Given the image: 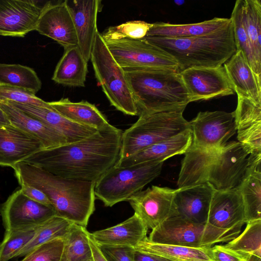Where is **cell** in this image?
Listing matches in <instances>:
<instances>
[{"instance_id": "603a6c76", "label": "cell", "mask_w": 261, "mask_h": 261, "mask_svg": "<svg viewBox=\"0 0 261 261\" xmlns=\"http://www.w3.org/2000/svg\"><path fill=\"white\" fill-rule=\"evenodd\" d=\"M215 191L208 182L177 188L174 200L178 215L193 223H207Z\"/></svg>"}, {"instance_id": "d590c367", "label": "cell", "mask_w": 261, "mask_h": 261, "mask_svg": "<svg viewBox=\"0 0 261 261\" xmlns=\"http://www.w3.org/2000/svg\"><path fill=\"white\" fill-rule=\"evenodd\" d=\"M243 16L253 55L261 70V2L243 0Z\"/></svg>"}, {"instance_id": "7c38bea8", "label": "cell", "mask_w": 261, "mask_h": 261, "mask_svg": "<svg viewBox=\"0 0 261 261\" xmlns=\"http://www.w3.org/2000/svg\"><path fill=\"white\" fill-rule=\"evenodd\" d=\"M249 153L238 141L227 142L219 151L208 173V182L215 190L237 188L246 174Z\"/></svg>"}, {"instance_id": "83f0119b", "label": "cell", "mask_w": 261, "mask_h": 261, "mask_svg": "<svg viewBox=\"0 0 261 261\" xmlns=\"http://www.w3.org/2000/svg\"><path fill=\"white\" fill-rule=\"evenodd\" d=\"M260 159L261 154H249L246 174L238 187L243 200L247 222L261 219Z\"/></svg>"}, {"instance_id": "484cf974", "label": "cell", "mask_w": 261, "mask_h": 261, "mask_svg": "<svg viewBox=\"0 0 261 261\" xmlns=\"http://www.w3.org/2000/svg\"><path fill=\"white\" fill-rule=\"evenodd\" d=\"M0 108L11 124L39 140L44 149L67 143L65 138L55 129L15 107L8 103L0 102Z\"/></svg>"}, {"instance_id": "8992f818", "label": "cell", "mask_w": 261, "mask_h": 261, "mask_svg": "<svg viewBox=\"0 0 261 261\" xmlns=\"http://www.w3.org/2000/svg\"><path fill=\"white\" fill-rule=\"evenodd\" d=\"M163 162H145L125 167H112L95 182V198L106 206L128 200L162 171Z\"/></svg>"}, {"instance_id": "4fadbf2b", "label": "cell", "mask_w": 261, "mask_h": 261, "mask_svg": "<svg viewBox=\"0 0 261 261\" xmlns=\"http://www.w3.org/2000/svg\"><path fill=\"white\" fill-rule=\"evenodd\" d=\"M176 191L177 189L152 186L137 193L127 201L148 229H153L178 215L174 200Z\"/></svg>"}, {"instance_id": "9c48e42d", "label": "cell", "mask_w": 261, "mask_h": 261, "mask_svg": "<svg viewBox=\"0 0 261 261\" xmlns=\"http://www.w3.org/2000/svg\"><path fill=\"white\" fill-rule=\"evenodd\" d=\"M105 42L122 68H162L178 71L177 63L171 56L143 39H123Z\"/></svg>"}, {"instance_id": "e575fe53", "label": "cell", "mask_w": 261, "mask_h": 261, "mask_svg": "<svg viewBox=\"0 0 261 261\" xmlns=\"http://www.w3.org/2000/svg\"><path fill=\"white\" fill-rule=\"evenodd\" d=\"M0 83L24 88L35 94L42 86L34 70L20 64L0 63Z\"/></svg>"}, {"instance_id": "681fc988", "label": "cell", "mask_w": 261, "mask_h": 261, "mask_svg": "<svg viewBox=\"0 0 261 261\" xmlns=\"http://www.w3.org/2000/svg\"><path fill=\"white\" fill-rule=\"evenodd\" d=\"M91 261H93V259H92V260H91Z\"/></svg>"}, {"instance_id": "ba28073f", "label": "cell", "mask_w": 261, "mask_h": 261, "mask_svg": "<svg viewBox=\"0 0 261 261\" xmlns=\"http://www.w3.org/2000/svg\"><path fill=\"white\" fill-rule=\"evenodd\" d=\"M240 232L241 229H222L207 223H193L178 215L152 229L147 239L150 242L158 244L205 248L218 243L228 242Z\"/></svg>"}, {"instance_id": "277c9868", "label": "cell", "mask_w": 261, "mask_h": 261, "mask_svg": "<svg viewBox=\"0 0 261 261\" xmlns=\"http://www.w3.org/2000/svg\"><path fill=\"white\" fill-rule=\"evenodd\" d=\"M143 39L171 56L179 72L193 67L222 66L237 51L231 22L202 36L185 38L145 36Z\"/></svg>"}, {"instance_id": "f546056e", "label": "cell", "mask_w": 261, "mask_h": 261, "mask_svg": "<svg viewBox=\"0 0 261 261\" xmlns=\"http://www.w3.org/2000/svg\"><path fill=\"white\" fill-rule=\"evenodd\" d=\"M88 70V62L79 47L64 50L58 63L52 80L59 84L69 87H84Z\"/></svg>"}, {"instance_id": "f35d334b", "label": "cell", "mask_w": 261, "mask_h": 261, "mask_svg": "<svg viewBox=\"0 0 261 261\" xmlns=\"http://www.w3.org/2000/svg\"><path fill=\"white\" fill-rule=\"evenodd\" d=\"M151 26L152 23L144 21H129L109 27L101 36L105 42L123 39H142L146 36Z\"/></svg>"}, {"instance_id": "f1b7e54d", "label": "cell", "mask_w": 261, "mask_h": 261, "mask_svg": "<svg viewBox=\"0 0 261 261\" xmlns=\"http://www.w3.org/2000/svg\"><path fill=\"white\" fill-rule=\"evenodd\" d=\"M231 22L230 18L215 17L201 22L189 24H171L163 22L152 23L146 36L185 38L206 35Z\"/></svg>"}, {"instance_id": "3957f363", "label": "cell", "mask_w": 261, "mask_h": 261, "mask_svg": "<svg viewBox=\"0 0 261 261\" xmlns=\"http://www.w3.org/2000/svg\"><path fill=\"white\" fill-rule=\"evenodd\" d=\"M138 116L185 110L191 102L179 72L162 68H123Z\"/></svg>"}, {"instance_id": "60d3db41", "label": "cell", "mask_w": 261, "mask_h": 261, "mask_svg": "<svg viewBox=\"0 0 261 261\" xmlns=\"http://www.w3.org/2000/svg\"><path fill=\"white\" fill-rule=\"evenodd\" d=\"M24 88L0 83V102H14L48 107L50 105Z\"/></svg>"}, {"instance_id": "1f68e13d", "label": "cell", "mask_w": 261, "mask_h": 261, "mask_svg": "<svg viewBox=\"0 0 261 261\" xmlns=\"http://www.w3.org/2000/svg\"><path fill=\"white\" fill-rule=\"evenodd\" d=\"M209 248L154 243L150 242L147 237L140 242L135 249L159 255L173 261H213L209 254Z\"/></svg>"}, {"instance_id": "4dcf8cb0", "label": "cell", "mask_w": 261, "mask_h": 261, "mask_svg": "<svg viewBox=\"0 0 261 261\" xmlns=\"http://www.w3.org/2000/svg\"><path fill=\"white\" fill-rule=\"evenodd\" d=\"M48 103L58 113L77 123L92 127L97 130L105 128L111 125L97 107L87 101L72 102L66 98Z\"/></svg>"}, {"instance_id": "c3c4849f", "label": "cell", "mask_w": 261, "mask_h": 261, "mask_svg": "<svg viewBox=\"0 0 261 261\" xmlns=\"http://www.w3.org/2000/svg\"><path fill=\"white\" fill-rule=\"evenodd\" d=\"M11 124L6 115L0 108V125H6Z\"/></svg>"}, {"instance_id": "f6af8a7d", "label": "cell", "mask_w": 261, "mask_h": 261, "mask_svg": "<svg viewBox=\"0 0 261 261\" xmlns=\"http://www.w3.org/2000/svg\"><path fill=\"white\" fill-rule=\"evenodd\" d=\"M20 185L22 192L30 199L43 204L51 205L47 197L38 189L23 184Z\"/></svg>"}, {"instance_id": "e0dca14e", "label": "cell", "mask_w": 261, "mask_h": 261, "mask_svg": "<svg viewBox=\"0 0 261 261\" xmlns=\"http://www.w3.org/2000/svg\"><path fill=\"white\" fill-rule=\"evenodd\" d=\"M246 222L244 206L238 188L215 190L207 223L218 228L233 231L241 229Z\"/></svg>"}, {"instance_id": "b9f144b4", "label": "cell", "mask_w": 261, "mask_h": 261, "mask_svg": "<svg viewBox=\"0 0 261 261\" xmlns=\"http://www.w3.org/2000/svg\"><path fill=\"white\" fill-rule=\"evenodd\" d=\"M64 238H57L43 243L31 251L21 261H60Z\"/></svg>"}, {"instance_id": "8d00e7d4", "label": "cell", "mask_w": 261, "mask_h": 261, "mask_svg": "<svg viewBox=\"0 0 261 261\" xmlns=\"http://www.w3.org/2000/svg\"><path fill=\"white\" fill-rule=\"evenodd\" d=\"M73 223L55 216L36 229L31 240L17 253L16 257L25 256L36 247L57 238H64Z\"/></svg>"}, {"instance_id": "4316f807", "label": "cell", "mask_w": 261, "mask_h": 261, "mask_svg": "<svg viewBox=\"0 0 261 261\" xmlns=\"http://www.w3.org/2000/svg\"><path fill=\"white\" fill-rule=\"evenodd\" d=\"M148 228L135 214L115 226L90 234L97 245L127 246L135 248L146 238Z\"/></svg>"}, {"instance_id": "ffe728a7", "label": "cell", "mask_w": 261, "mask_h": 261, "mask_svg": "<svg viewBox=\"0 0 261 261\" xmlns=\"http://www.w3.org/2000/svg\"><path fill=\"white\" fill-rule=\"evenodd\" d=\"M233 112L238 142L249 154H261V105L238 96Z\"/></svg>"}, {"instance_id": "5b68a950", "label": "cell", "mask_w": 261, "mask_h": 261, "mask_svg": "<svg viewBox=\"0 0 261 261\" xmlns=\"http://www.w3.org/2000/svg\"><path fill=\"white\" fill-rule=\"evenodd\" d=\"M184 110L145 114L122 132L119 158L131 155L152 144L190 129Z\"/></svg>"}, {"instance_id": "d6a6232c", "label": "cell", "mask_w": 261, "mask_h": 261, "mask_svg": "<svg viewBox=\"0 0 261 261\" xmlns=\"http://www.w3.org/2000/svg\"><path fill=\"white\" fill-rule=\"evenodd\" d=\"M244 231L224 246L247 258L261 261V219L246 223Z\"/></svg>"}, {"instance_id": "6da1fadb", "label": "cell", "mask_w": 261, "mask_h": 261, "mask_svg": "<svg viewBox=\"0 0 261 261\" xmlns=\"http://www.w3.org/2000/svg\"><path fill=\"white\" fill-rule=\"evenodd\" d=\"M122 134L111 124L79 142L43 149L23 162L63 177L95 182L118 160Z\"/></svg>"}, {"instance_id": "8fae6325", "label": "cell", "mask_w": 261, "mask_h": 261, "mask_svg": "<svg viewBox=\"0 0 261 261\" xmlns=\"http://www.w3.org/2000/svg\"><path fill=\"white\" fill-rule=\"evenodd\" d=\"M189 123L192 145L202 149L219 150L237 132L233 112H200Z\"/></svg>"}, {"instance_id": "7402d4cb", "label": "cell", "mask_w": 261, "mask_h": 261, "mask_svg": "<svg viewBox=\"0 0 261 261\" xmlns=\"http://www.w3.org/2000/svg\"><path fill=\"white\" fill-rule=\"evenodd\" d=\"M6 103L15 107L54 128L65 138L67 143L79 142L98 130L92 127L72 121L58 113L50 106L43 107L14 102Z\"/></svg>"}, {"instance_id": "cb8c5ba5", "label": "cell", "mask_w": 261, "mask_h": 261, "mask_svg": "<svg viewBox=\"0 0 261 261\" xmlns=\"http://www.w3.org/2000/svg\"><path fill=\"white\" fill-rule=\"evenodd\" d=\"M223 67L237 96L261 105V75L252 70L242 52L236 51Z\"/></svg>"}, {"instance_id": "52a82bcc", "label": "cell", "mask_w": 261, "mask_h": 261, "mask_svg": "<svg viewBox=\"0 0 261 261\" xmlns=\"http://www.w3.org/2000/svg\"><path fill=\"white\" fill-rule=\"evenodd\" d=\"M90 60L95 77L110 104L126 115L138 116L124 70L114 59L98 31L95 35Z\"/></svg>"}, {"instance_id": "7a4b0ae2", "label": "cell", "mask_w": 261, "mask_h": 261, "mask_svg": "<svg viewBox=\"0 0 261 261\" xmlns=\"http://www.w3.org/2000/svg\"><path fill=\"white\" fill-rule=\"evenodd\" d=\"M13 169L18 183L36 188L45 194L56 216L87 227L95 211V182L63 177L24 162Z\"/></svg>"}, {"instance_id": "7bdbcfd3", "label": "cell", "mask_w": 261, "mask_h": 261, "mask_svg": "<svg viewBox=\"0 0 261 261\" xmlns=\"http://www.w3.org/2000/svg\"><path fill=\"white\" fill-rule=\"evenodd\" d=\"M97 245L107 261H135L134 247L127 246Z\"/></svg>"}, {"instance_id": "2e32d148", "label": "cell", "mask_w": 261, "mask_h": 261, "mask_svg": "<svg viewBox=\"0 0 261 261\" xmlns=\"http://www.w3.org/2000/svg\"><path fill=\"white\" fill-rule=\"evenodd\" d=\"M42 7L33 0H0V35L23 37L35 30Z\"/></svg>"}, {"instance_id": "9a60e30c", "label": "cell", "mask_w": 261, "mask_h": 261, "mask_svg": "<svg viewBox=\"0 0 261 261\" xmlns=\"http://www.w3.org/2000/svg\"><path fill=\"white\" fill-rule=\"evenodd\" d=\"M35 30L57 42L64 50L77 46L73 20L65 1L46 3L42 7Z\"/></svg>"}, {"instance_id": "30bf717a", "label": "cell", "mask_w": 261, "mask_h": 261, "mask_svg": "<svg viewBox=\"0 0 261 261\" xmlns=\"http://www.w3.org/2000/svg\"><path fill=\"white\" fill-rule=\"evenodd\" d=\"M0 213L5 231L35 229L56 216L51 205L30 199L20 189L1 205Z\"/></svg>"}, {"instance_id": "d4e9b609", "label": "cell", "mask_w": 261, "mask_h": 261, "mask_svg": "<svg viewBox=\"0 0 261 261\" xmlns=\"http://www.w3.org/2000/svg\"><path fill=\"white\" fill-rule=\"evenodd\" d=\"M219 150L202 149L191 144L181 161L178 188L207 182L210 167Z\"/></svg>"}, {"instance_id": "ab89813d", "label": "cell", "mask_w": 261, "mask_h": 261, "mask_svg": "<svg viewBox=\"0 0 261 261\" xmlns=\"http://www.w3.org/2000/svg\"><path fill=\"white\" fill-rule=\"evenodd\" d=\"M37 228L5 231L4 239L0 243V261H8L16 257L17 253L33 238Z\"/></svg>"}, {"instance_id": "5bb4252c", "label": "cell", "mask_w": 261, "mask_h": 261, "mask_svg": "<svg viewBox=\"0 0 261 261\" xmlns=\"http://www.w3.org/2000/svg\"><path fill=\"white\" fill-rule=\"evenodd\" d=\"M191 102L228 96L234 91L223 66L193 67L179 72Z\"/></svg>"}, {"instance_id": "bcb514c9", "label": "cell", "mask_w": 261, "mask_h": 261, "mask_svg": "<svg viewBox=\"0 0 261 261\" xmlns=\"http://www.w3.org/2000/svg\"><path fill=\"white\" fill-rule=\"evenodd\" d=\"M135 261H173L163 256L136 250L134 253Z\"/></svg>"}, {"instance_id": "836d02e7", "label": "cell", "mask_w": 261, "mask_h": 261, "mask_svg": "<svg viewBox=\"0 0 261 261\" xmlns=\"http://www.w3.org/2000/svg\"><path fill=\"white\" fill-rule=\"evenodd\" d=\"M86 227L73 223L64 237L60 261H91L93 259Z\"/></svg>"}, {"instance_id": "ee69618b", "label": "cell", "mask_w": 261, "mask_h": 261, "mask_svg": "<svg viewBox=\"0 0 261 261\" xmlns=\"http://www.w3.org/2000/svg\"><path fill=\"white\" fill-rule=\"evenodd\" d=\"M210 257L213 261H247V258L230 250L224 245H215L209 248Z\"/></svg>"}, {"instance_id": "d6986e66", "label": "cell", "mask_w": 261, "mask_h": 261, "mask_svg": "<svg viewBox=\"0 0 261 261\" xmlns=\"http://www.w3.org/2000/svg\"><path fill=\"white\" fill-rule=\"evenodd\" d=\"M43 149L39 140L16 126L0 125V166L13 168Z\"/></svg>"}, {"instance_id": "44dd1931", "label": "cell", "mask_w": 261, "mask_h": 261, "mask_svg": "<svg viewBox=\"0 0 261 261\" xmlns=\"http://www.w3.org/2000/svg\"><path fill=\"white\" fill-rule=\"evenodd\" d=\"M192 143L190 129L152 144L127 157L119 159L114 165L125 167L145 162H164L177 154H184Z\"/></svg>"}, {"instance_id": "ac0fdd59", "label": "cell", "mask_w": 261, "mask_h": 261, "mask_svg": "<svg viewBox=\"0 0 261 261\" xmlns=\"http://www.w3.org/2000/svg\"><path fill=\"white\" fill-rule=\"evenodd\" d=\"M75 30L77 46L88 62L98 31L97 16L100 8L98 0H66Z\"/></svg>"}, {"instance_id": "7dc6e473", "label": "cell", "mask_w": 261, "mask_h": 261, "mask_svg": "<svg viewBox=\"0 0 261 261\" xmlns=\"http://www.w3.org/2000/svg\"><path fill=\"white\" fill-rule=\"evenodd\" d=\"M89 241L92 250L93 261H107L102 254L98 245L91 237L90 233Z\"/></svg>"}, {"instance_id": "74e56055", "label": "cell", "mask_w": 261, "mask_h": 261, "mask_svg": "<svg viewBox=\"0 0 261 261\" xmlns=\"http://www.w3.org/2000/svg\"><path fill=\"white\" fill-rule=\"evenodd\" d=\"M230 19L237 51H241L252 70L257 74L261 75V70L258 68L255 61L246 29L243 16V0L236 2Z\"/></svg>"}]
</instances>
